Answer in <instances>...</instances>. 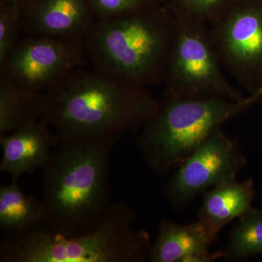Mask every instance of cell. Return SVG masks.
Masks as SVG:
<instances>
[{"label": "cell", "mask_w": 262, "mask_h": 262, "mask_svg": "<svg viewBox=\"0 0 262 262\" xmlns=\"http://www.w3.org/2000/svg\"><path fill=\"white\" fill-rule=\"evenodd\" d=\"M204 226L196 220L179 225L162 220L156 239L151 244L150 262H210L221 258L220 251L211 252L213 242Z\"/></svg>", "instance_id": "12"}, {"label": "cell", "mask_w": 262, "mask_h": 262, "mask_svg": "<svg viewBox=\"0 0 262 262\" xmlns=\"http://www.w3.org/2000/svg\"><path fill=\"white\" fill-rule=\"evenodd\" d=\"M175 39L164 77L166 96L180 98H245L224 73L206 23L177 14Z\"/></svg>", "instance_id": "6"}, {"label": "cell", "mask_w": 262, "mask_h": 262, "mask_svg": "<svg viewBox=\"0 0 262 262\" xmlns=\"http://www.w3.org/2000/svg\"><path fill=\"white\" fill-rule=\"evenodd\" d=\"M177 19L158 1L126 14L96 20L84 39L95 70L138 87L163 83Z\"/></svg>", "instance_id": "3"}, {"label": "cell", "mask_w": 262, "mask_h": 262, "mask_svg": "<svg viewBox=\"0 0 262 262\" xmlns=\"http://www.w3.org/2000/svg\"><path fill=\"white\" fill-rule=\"evenodd\" d=\"M120 136L61 141L42 167L40 227L66 237L88 232L111 202L110 162Z\"/></svg>", "instance_id": "2"}, {"label": "cell", "mask_w": 262, "mask_h": 262, "mask_svg": "<svg viewBox=\"0 0 262 262\" xmlns=\"http://www.w3.org/2000/svg\"><path fill=\"white\" fill-rule=\"evenodd\" d=\"M87 61L84 41L26 35L0 67L1 77L45 93Z\"/></svg>", "instance_id": "8"}, {"label": "cell", "mask_w": 262, "mask_h": 262, "mask_svg": "<svg viewBox=\"0 0 262 262\" xmlns=\"http://www.w3.org/2000/svg\"><path fill=\"white\" fill-rule=\"evenodd\" d=\"M42 202L29 196L12 179L0 187V228L8 235L24 233L39 227L43 218Z\"/></svg>", "instance_id": "15"}, {"label": "cell", "mask_w": 262, "mask_h": 262, "mask_svg": "<svg viewBox=\"0 0 262 262\" xmlns=\"http://www.w3.org/2000/svg\"><path fill=\"white\" fill-rule=\"evenodd\" d=\"M59 144L58 136L44 120L0 135L3 151L0 171L18 180L24 174L42 168Z\"/></svg>", "instance_id": "11"}, {"label": "cell", "mask_w": 262, "mask_h": 262, "mask_svg": "<svg viewBox=\"0 0 262 262\" xmlns=\"http://www.w3.org/2000/svg\"><path fill=\"white\" fill-rule=\"evenodd\" d=\"M232 0H170L174 13L199 20L211 23Z\"/></svg>", "instance_id": "18"}, {"label": "cell", "mask_w": 262, "mask_h": 262, "mask_svg": "<svg viewBox=\"0 0 262 262\" xmlns=\"http://www.w3.org/2000/svg\"><path fill=\"white\" fill-rule=\"evenodd\" d=\"M23 33L22 6L8 3L2 7L0 13V67L20 40Z\"/></svg>", "instance_id": "17"}, {"label": "cell", "mask_w": 262, "mask_h": 262, "mask_svg": "<svg viewBox=\"0 0 262 262\" xmlns=\"http://www.w3.org/2000/svg\"><path fill=\"white\" fill-rule=\"evenodd\" d=\"M96 20L118 16L152 4L157 0H88Z\"/></svg>", "instance_id": "19"}, {"label": "cell", "mask_w": 262, "mask_h": 262, "mask_svg": "<svg viewBox=\"0 0 262 262\" xmlns=\"http://www.w3.org/2000/svg\"><path fill=\"white\" fill-rule=\"evenodd\" d=\"M24 35L84 41L96 21L88 0H36L22 8Z\"/></svg>", "instance_id": "10"}, {"label": "cell", "mask_w": 262, "mask_h": 262, "mask_svg": "<svg viewBox=\"0 0 262 262\" xmlns=\"http://www.w3.org/2000/svg\"><path fill=\"white\" fill-rule=\"evenodd\" d=\"M245 165L239 141L221 128L177 168L165 188V196L174 208L182 209L207 189L237 180Z\"/></svg>", "instance_id": "9"}, {"label": "cell", "mask_w": 262, "mask_h": 262, "mask_svg": "<svg viewBox=\"0 0 262 262\" xmlns=\"http://www.w3.org/2000/svg\"><path fill=\"white\" fill-rule=\"evenodd\" d=\"M27 0H6L7 3H15L21 5L23 3H26Z\"/></svg>", "instance_id": "20"}, {"label": "cell", "mask_w": 262, "mask_h": 262, "mask_svg": "<svg viewBox=\"0 0 262 262\" xmlns=\"http://www.w3.org/2000/svg\"><path fill=\"white\" fill-rule=\"evenodd\" d=\"M221 258L241 261L262 253V208H251L237 219Z\"/></svg>", "instance_id": "16"}, {"label": "cell", "mask_w": 262, "mask_h": 262, "mask_svg": "<svg viewBox=\"0 0 262 262\" xmlns=\"http://www.w3.org/2000/svg\"><path fill=\"white\" fill-rule=\"evenodd\" d=\"M254 196V184L251 179L217 186L204 196L198 220L214 241L225 226L253 208Z\"/></svg>", "instance_id": "13"}, {"label": "cell", "mask_w": 262, "mask_h": 262, "mask_svg": "<svg viewBox=\"0 0 262 262\" xmlns=\"http://www.w3.org/2000/svg\"><path fill=\"white\" fill-rule=\"evenodd\" d=\"M261 98L258 95L241 101L166 96L141 127L138 145L152 172L165 175L178 168L225 122Z\"/></svg>", "instance_id": "5"}, {"label": "cell", "mask_w": 262, "mask_h": 262, "mask_svg": "<svg viewBox=\"0 0 262 262\" xmlns=\"http://www.w3.org/2000/svg\"><path fill=\"white\" fill-rule=\"evenodd\" d=\"M45 98L42 120L60 142L121 137L141 130L160 103L149 89L84 67L45 92Z\"/></svg>", "instance_id": "1"}, {"label": "cell", "mask_w": 262, "mask_h": 262, "mask_svg": "<svg viewBox=\"0 0 262 262\" xmlns=\"http://www.w3.org/2000/svg\"><path fill=\"white\" fill-rule=\"evenodd\" d=\"M45 110V93L29 91L0 78V135L42 120Z\"/></svg>", "instance_id": "14"}, {"label": "cell", "mask_w": 262, "mask_h": 262, "mask_svg": "<svg viewBox=\"0 0 262 262\" xmlns=\"http://www.w3.org/2000/svg\"><path fill=\"white\" fill-rule=\"evenodd\" d=\"M135 211L125 203H113L88 232L66 237L39 227L8 235L0 244L1 262H143L152 242L134 226Z\"/></svg>", "instance_id": "4"}, {"label": "cell", "mask_w": 262, "mask_h": 262, "mask_svg": "<svg viewBox=\"0 0 262 262\" xmlns=\"http://www.w3.org/2000/svg\"><path fill=\"white\" fill-rule=\"evenodd\" d=\"M210 24L224 70L249 95L262 96V0H232Z\"/></svg>", "instance_id": "7"}]
</instances>
